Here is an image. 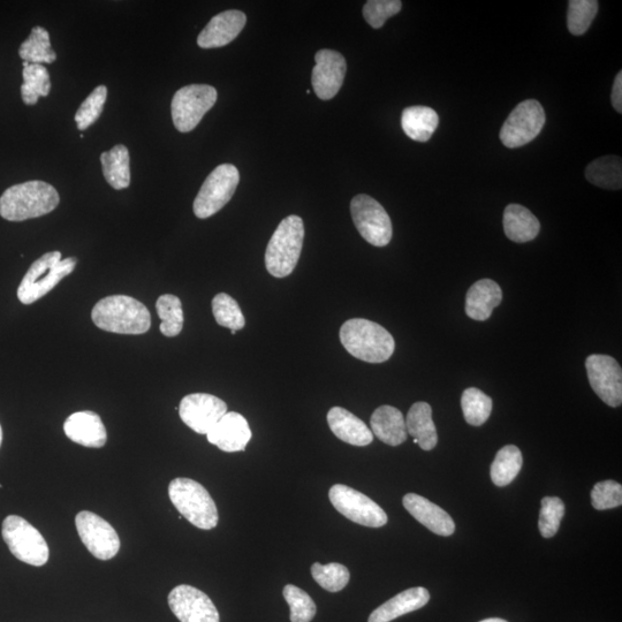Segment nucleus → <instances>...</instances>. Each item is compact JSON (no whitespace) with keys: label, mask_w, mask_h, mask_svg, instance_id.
<instances>
[{"label":"nucleus","mask_w":622,"mask_h":622,"mask_svg":"<svg viewBox=\"0 0 622 622\" xmlns=\"http://www.w3.org/2000/svg\"><path fill=\"white\" fill-rule=\"evenodd\" d=\"M60 197L48 182L34 180L6 189L0 197V216L10 222H24L50 214Z\"/></svg>","instance_id":"f257e3e1"},{"label":"nucleus","mask_w":622,"mask_h":622,"mask_svg":"<svg viewBox=\"0 0 622 622\" xmlns=\"http://www.w3.org/2000/svg\"><path fill=\"white\" fill-rule=\"evenodd\" d=\"M91 320L98 329L119 335H143L151 328L150 311L127 295H112L96 303Z\"/></svg>","instance_id":"f03ea898"},{"label":"nucleus","mask_w":622,"mask_h":622,"mask_svg":"<svg viewBox=\"0 0 622 622\" xmlns=\"http://www.w3.org/2000/svg\"><path fill=\"white\" fill-rule=\"evenodd\" d=\"M341 344L354 358L368 363L390 360L396 350V341L382 325L363 318H353L341 326Z\"/></svg>","instance_id":"7ed1b4c3"},{"label":"nucleus","mask_w":622,"mask_h":622,"mask_svg":"<svg viewBox=\"0 0 622 622\" xmlns=\"http://www.w3.org/2000/svg\"><path fill=\"white\" fill-rule=\"evenodd\" d=\"M305 239V226L299 216H288L273 233L267 252L265 267L271 276L285 278L297 268Z\"/></svg>","instance_id":"20e7f679"},{"label":"nucleus","mask_w":622,"mask_h":622,"mask_svg":"<svg viewBox=\"0 0 622 622\" xmlns=\"http://www.w3.org/2000/svg\"><path fill=\"white\" fill-rule=\"evenodd\" d=\"M77 257L62 260V253L50 252L36 260L18 288V299L32 305L50 293L64 278L77 268Z\"/></svg>","instance_id":"39448f33"},{"label":"nucleus","mask_w":622,"mask_h":622,"mask_svg":"<svg viewBox=\"0 0 622 622\" xmlns=\"http://www.w3.org/2000/svg\"><path fill=\"white\" fill-rule=\"evenodd\" d=\"M169 496L181 517L193 526L203 530L217 527L219 515L215 500L199 482L179 477L170 483Z\"/></svg>","instance_id":"423d86ee"},{"label":"nucleus","mask_w":622,"mask_h":622,"mask_svg":"<svg viewBox=\"0 0 622 622\" xmlns=\"http://www.w3.org/2000/svg\"><path fill=\"white\" fill-rule=\"evenodd\" d=\"M2 535L12 555L22 563L41 567L48 563L50 549L43 535L19 515H9L3 522Z\"/></svg>","instance_id":"0eeeda50"},{"label":"nucleus","mask_w":622,"mask_h":622,"mask_svg":"<svg viewBox=\"0 0 622 622\" xmlns=\"http://www.w3.org/2000/svg\"><path fill=\"white\" fill-rule=\"evenodd\" d=\"M240 173L232 164L219 165L204 181L194 201V214L207 219L221 211L237 191Z\"/></svg>","instance_id":"6e6552de"},{"label":"nucleus","mask_w":622,"mask_h":622,"mask_svg":"<svg viewBox=\"0 0 622 622\" xmlns=\"http://www.w3.org/2000/svg\"><path fill=\"white\" fill-rule=\"evenodd\" d=\"M217 97V90L208 85H191L179 89L171 104L174 126L181 133L192 132L216 104Z\"/></svg>","instance_id":"1a4fd4ad"},{"label":"nucleus","mask_w":622,"mask_h":622,"mask_svg":"<svg viewBox=\"0 0 622 622\" xmlns=\"http://www.w3.org/2000/svg\"><path fill=\"white\" fill-rule=\"evenodd\" d=\"M351 214L356 229L370 245L385 247L390 244L392 222L381 203L368 195L355 196L351 202Z\"/></svg>","instance_id":"9d476101"},{"label":"nucleus","mask_w":622,"mask_h":622,"mask_svg":"<svg viewBox=\"0 0 622 622\" xmlns=\"http://www.w3.org/2000/svg\"><path fill=\"white\" fill-rule=\"evenodd\" d=\"M330 502L345 518L358 525L381 528L388 523V515L373 499L344 484H336L329 491Z\"/></svg>","instance_id":"9b49d317"},{"label":"nucleus","mask_w":622,"mask_h":622,"mask_svg":"<svg viewBox=\"0 0 622 622\" xmlns=\"http://www.w3.org/2000/svg\"><path fill=\"white\" fill-rule=\"evenodd\" d=\"M545 125V112L540 102L527 100L520 103L500 130V141L510 149L520 148L541 134Z\"/></svg>","instance_id":"f8f14e48"},{"label":"nucleus","mask_w":622,"mask_h":622,"mask_svg":"<svg viewBox=\"0 0 622 622\" xmlns=\"http://www.w3.org/2000/svg\"><path fill=\"white\" fill-rule=\"evenodd\" d=\"M83 544L95 558L110 560L118 555L120 538L110 523L93 512L82 511L75 518Z\"/></svg>","instance_id":"ddd939ff"},{"label":"nucleus","mask_w":622,"mask_h":622,"mask_svg":"<svg viewBox=\"0 0 622 622\" xmlns=\"http://www.w3.org/2000/svg\"><path fill=\"white\" fill-rule=\"evenodd\" d=\"M586 369L591 388L606 405L620 407L622 404V370L616 359L609 355L588 356Z\"/></svg>","instance_id":"4468645a"},{"label":"nucleus","mask_w":622,"mask_h":622,"mask_svg":"<svg viewBox=\"0 0 622 622\" xmlns=\"http://www.w3.org/2000/svg\"><path fill=\"white\" fill-rule=\"evenodd\" d=\"M226 413L225 402L207 393L189 394L179 407L182 422L200 435H208Z\"/></svg>","instance_id":"2eb2a0df"},{"label":"nucleus","mask_w":622,"mask_h":622,"mask_svg":"<svg viewBox=\"0 0 622 622\" xmlns=\"http://www.w3.org/2000/svg\"><path fill=\"white\" fill-rule=\"evenodd\" d=\"M169 606L180 622H219V612L207 594L187 584L174 588Z\"/></svg>","instance_id":"dca6fc26"},{"label":"nucleus","mask_w":622,"mask_h":622,"mask_svg":"<svg viewBox=\"0 0 622 622\" xmlns=\"http://www.w3.org/2000/svg\"><path fill=\"white\" fill-rule=\"evenodd\" d=\"M313 70V88L322 101L332 100L343 86L347 72L346 59L335 50L324 49L316 53Z\"/></svg>","instance_id":"f3484780"},{"label":"nucleus","mask_w":622,"mask_h":622,"mask_svg":"<svg viewBox=\"0 0 622 622\" xmlns=\"http://www.w3.org/2000/svg\"><path fill=\"white\" fill-rule=\"evenodd\" d=\"M246 24L247 17L244 12L231 10L219 13L197 37V44L202 49L225 47L237 39Z\"/></svg>","instance_id":"a211bd4d"},{"label":"nucleus","mask_w":622,"mask_h":622,"mask_svg":"<svg viewBox=\"0 0 622 622\" xmlns=\"http://www.w3.org/2000/svg\"><path fill=\"white\" fill-rule=\"evenodd\" d=\"M208 442L227 453L245 451L252 430L244 416L235 412H227L207 435Z\"/></svg>","instance_id":"6ab92c4d"},{"label":"nucleus","mask_w":622,"mask_h":622,"mask_svg":"<svg viewBox=\"0 0 622 622\" xmlns=\"http://www.w3.org/2000/svg\"><path fill=\"white\" fill-rule=\"evenodd\" d=\"M402 504L412 517L421 525L427 527L430 532L439 536H451L455 532L454 521L451 515L442 507L431 503L430 500L415 493H408L402 499Z\"/></svg>","instance_id":"aec40b11"},{"label":"nucleus","mask_w":622,"mask_h":622,"mask_svg":"<svg viewBox=\"0 0 622 622\" xmlns=\"http://www.w3.org/2000/svg\"><path fill=\"white\" fill-rule=\"evenodd\" d=\"M67 438L90 449H101L108 441V432L101 416L90 411L72 414L64 423Z\"/></svg>","instance_id":"412c9836"},{"label":"nucleus","mask_w":622,"mask_h":622,"mask_svg":"<svg viewBox=\"0 0 622 622\" xmlns=\"http://www.w3.org/2000/svg\"><path fill=\"white\" fill-rule=\"evenodd\" d=\"M328 424L333 434L347 444L362 447L374 441L373 432L367 424L345 408H331L328 413Z\"/></svg>","instance_id":"4be33fe9"},{"label":"nucleus","mask_w":622,"mask_h":622,"mask_svg":"<svg viewBox=\"0 0 622 622\" xmlns=\"http://www.w3.org/2000/svg\"><path fill=\"white\" fill-rule=\"evenodd\" d=\"M430 601L426 588L417 587L402 591L370 614L368 622H391L407 613L424 608Z\"/></svg>","instance_id":"5701e85b"},{"label":"nucleus","mask_w":622,"mask_h":622,"mask_svg":"<svg viewBox=\"0 0 622 622\" xmlns=\"http://www.w3.org/2000/svg\"><path fill=\"white\" fill-rule=\"evenodd\" d=\"M502 300V288L496 282L491 279L479 280L467 293L466 314L474 321H487Z\"/></svg>","instance_id":"b1692460"},{"label":"nucleus","mask_w":622,"mask_h":622,"mask_svg":"<svg viewBox=\"0 0 622 622\" xmlns=\"http://www.w3.org/2000/svg\"><path fill=\"white\" fill-rule=\"evenodd\" d=\"M371 432L379 441L390 446H399L407 441V429L404 415L398 408L381 406L370 419Z\"/></svg>","instance_id":"393cba45"},{"label":"nucleus","mask_w":622,"mask_h":622,"mask_svg":"<svg viewBox=\"0 0 622 622\" xmlns=\"http://www.w3.org/2000/svg\"><path fill=\"white\" fill-rule=\"evenodd\" d=\"M407 434L414 438V443L423 451L434 450L438 443V435L432 408L427 402H415L406 417Z\"/></svg>","instance_id":"a878e982"},{"label":"nucleus","mask_w":622,"mask_h":622,"mask_svg":"<svg viewBox=\"0 0 622 622\" xmlns=\"http://www.w3.org/2000/svg\"><path fill=\"white\" fill-rule=\"evenodd\" d=\"M504 231L508 239L525 244L536 239L541 223L529 209L520 204H510L504 211Z\"/></svg>","instance_id":"bb28decb"},{"label":"nucleus","mask_w":622,"mask_h":622,"mask_svg":"<svg viewBox=\"0 0 622 622\" xmlns=\"http://www.w3.org/2000/svg\"><path fill=\"white\" fill-rule=\"evenodd\" d=\"M438 124L437 112L428 106H409L402 112V130L414 141L422 143L429 141Z\"/></svg>","instance_id":"cd10ccee"},{"label":"nucleus","mask_w":622,"mask_h":622,"mask_svg":"<svg viewBox=\"0 0 622 622\" xmlns=\"http://www.w3.org/2000/svg\"><path fill=\"white\" fill-rule=\"evenodd\" d=\"M130 151L124 144H118L101 155L103 174L112 188L121 191L131 184Z\"/></svg>","instance_id":"c85d7f7f"},{"label":"nucleus","mask_w":622,"mask_h":622,"mask_svg":"<svg viewBox=\"0 0 622 622\" xmlns=\"http://www.w3.org/2000/svg\"><path fill=\"white\" fill-rule=\"evenodd\" d=\"M586 178L597 187L618 191L622 187V162L618 156H604L590 163Z\"/></svg>","instance_id":"c756f323"},{"label":"nucleus","mask_w":622,"mask_h":622,"mask_svg":"<svg viewBox=\"0 0 622 622\" xmlns=\"http://www.w3.org/2000/svg\"><path fill=\"white\" fill-rule=\"evenodd\" d=\"M523 457L517 446L507 445L498 451L490 470L493 484L499 488L511 484L520 473Z\"/></svg>","instance_id":"7c9ffc66"},{"label":"nucleus","mask_w":622,"mask_h":622,"mask_svg":"<svg viewBox=\"0 0 622 622\" xmlns=\"http://www.w3.org/2000/svg\"><path fill=\"white\" fill-rule=\"evenodd\" d=\"M19 55L29 64L55 63L57 55L51 47L48 30L41 26L34 27L28 39L21 44Z\"/></svg>","instance_id":"2f4dec72"},{"label":"nucleus","mask_w":622,"mask_h":622,"mask_svg":"<svg viewBox=\"0 0 622 622\" xmlns=\"http://www.w3.org/2000/svg\"><path fill=\"white\" fill-rule=\"evenodd\" d=\"M24 85L21 86L22 101L35 105L40 97H47L51 90L50 74L41 64L24 62Z\"/></svg>","instance_id":"473e14b6"},{"label":"nucleus","mask_w":622,"mask_h":622,"mask_svg":"<svg viewBox=\"0 0 622 622\" xmlns=\"http://www.w3.org/2000/svg\"><path fill=\"white\" fill-rule=\"evenodd\" d=\"M156 310L162 320L159 328L162 335L169 338L179 336L184 328V311L180 299L173 294H164L157 300Z\"/></svg>","instance_id":"72a5a7b5"},{"label":"nucleus","mask_w":622,"mask_h":622,"mask_svg":"<svg viewBox=\"0 0 622 622\" xmlns=\"http://www.w3.org/2000/svg\"><path fill=\"white\" fill-rule=\"evenodd\" d=\"M461 407L466 422L481 427L491 415L492 399L479 389L469 388L462 393Z\"/></svg>","instance_id":"f704fd0d"},{"label":"nucleus","mask_w":622,"mask_h":622,"mask_svg":"<svg viewBox=\"0 0 622 622\" xmlns=\"http://www.w3.org/2000/svg\"><path fill=\"white\" fill-rule=\"evenodd\" d=\"M212 313L216 322L223 328L239 331L245 328L246 320L244 314L229 294L219 293L212 300Z\"/></svg>","instance_id":"c9c22d12"},{"label":"nucleus","mask_w":622,"mask_h":622,"mask_svg":"<svg viewBox=\"0 0 622 622\" xmlns=\"http://www.w3.org/2000/svg\"><path fill=\"white\" fill-rule=\"evenodd\" d=\"M598 12L597 0H571L568 3L567 27L572 35L581 36L588 32Z\"/></svg>","instance_id":"e433bc0d"},{"label":"nucleus","mask_w":622,"mask_h":622,"mask_svg":"<svg viewBox=\"0 0 622 622\" xmlns=\"http://www.w3.org/2000/svg\"><path fill=\"white\" fill-rule=\"evenodd\" d=\"M311 575L323 589L330 591V593H338V591L343 590L351 579L348 568L338 563L329 565L315 563L311 566Z\"/></svg>","instance_id":"4c0bfd02"},{"label":"nucleus","mask_w":622,"mask_h":622,"mask_svg":"<svg viewBox=\"0 0 622 622\" xmlns=\"http://www.w3.org/2000/svg\"><path fill=\"white\" fill-rule=\"evenodd\" d=\"M284 598L291 610L292 622H310L316 616L317 608L306 591L293 586V584H287L283 590Z\"/></svg>","instance_id":"58836bf2"},{"label":"nucleus","mask_w":622,"mask_h":622,"mask_svg":"<svg viewBox=\"0 0 622 622\" xmlns=\"http://www.w3.org/2000/svg\"><path fill=\"white\" fill-rule=\"evenodd\" d=\"M108 98V88L105 86L97 87L93 90L85 101L81 104L75 121H77L80 131H85L102 115L104 105Z\"/></svg>","instance_id":"ea45409f"},{"label":"nucleus","mask_w":622,"mask_h":622,"mask_svg":"<svg viewBox=\"0 0 622 622\" xmlns=\"http://www.w3.org/2000/svg\"><path fill=\"white\" fill-rule=\"evenodd\" d=\"M564 515L565 505L563 500L558 497H544L542 499L540 521H538L541 535L544 538L556 536Z\"/></svg>","instance_id":"a19ab883"},{"label":"nucleus","mask_w":622,"mask_h":622,"mask_svg":"<svg viewBox=\"0 0 622 622\" xmlns=\"http://www.w3.org/2000/svg\"><path fill=\"white\" fill-rule=\"evenodd\" d=\"M401 9L400 0H369L363 7V17L371 27L379 29Z\"/></svg>","instance_id":"79ce46f5"},{"label":"nucleus","mask_w":622,"mask_h":622,"mask_svg":"<svg viewBox=\"0 0 622 622\" xmlns=\"http://www.w3.org/2000/svg\"><path fill=\"white\" fill-rule=\"evenodd\" d=\"M591 504L598 511L611 510V508L621 506V484L612 480L595 484L593 491H591Z\"/></svg>","instance_id":"37998d69"},{"label":"nucleus","mask_w":622,"mask_h":622,"mask_svg":"<svg viewBox=\"0 0 622 622\" xmlns=\"http://www.w3.org/2000/svg\"><path fill=\"white\" fill-rule=\"evenodd\" d=\"M611 102L614 110L622 113V72H619L616 79H614Z\"/></svg>","instance_id":"c03bdc74"},{"label":"nucleus","mask_w":622,"mask_h":622,"mask_svg":"<svg viewBox=\"0 0 622 622\" xmlns=\"http://www.w3.org/2000/svg\"><path fill=\"white\" fill-rule=\"evenodd\" d=\"M480 622H507V621L504 619H499V618H490V619L482 620Z\"/></svg>","instance_id":"a18cd8bd"},{"label":"nucleus","mask_w":622,"mask_h":622,"mask_svg":"<svg viewBox=\"0 0 622 622\" xmlns=\"http://www.w3.org/2000/svg\"><path fill=\"white\" fill-rule=\"evenodd\" d=\"M3 443V429L2 426H0V446H2Z\"/></svg>","instance_id":"49530a36"},{"label":"nucleus","mask_w":622,"mask_h":622,"mask_svg":"<svg viewBox=\"0 0 622 622\" xmlns=\"http://www.w3.org/2000/svg\"><path fill=\"white\" fill-rule=\"evenodd\" d=\"M232 335H235V333H237V331L231 330Z\"/></svg>","instance_id":"de8ad7c7"}]
</instances>
